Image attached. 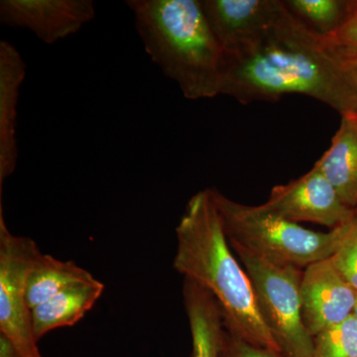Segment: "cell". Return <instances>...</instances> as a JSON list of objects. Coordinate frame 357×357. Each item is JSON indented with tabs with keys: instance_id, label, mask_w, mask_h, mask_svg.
<instances>
[{
	"instance_id": "cell-14",
	"label": "cell",
	"mask_w": 357,
	"mask_h": 357,
	"mask_svg": "<svg viewBox=\"0 0 357 357\" xmlns=\"http://www.w3.org/2000/svg\"><path fill=\"white\" fill-rule=\"evenodd\" d=\"M105 290L96 279L77 284L35 307L31 311L32 328L37 342L59 328L76 325L95 306Z\"/></svg>"
},
{
	"instance_id": "cell-10",
	"label": "cell",
	"mask_w": 357,
	"mask_h": 357,
	"mask_svg": "<svg viewBox=\"0 0 357 357\" xmlns=\"http://www.w3.org/2000/svg\"><path fill=\"white\" fill-rule=\"evenodd\" d=\"M301 299L305 326L314 337L354 314L357 293L335 269L330 257L305 268Z\"/></svg>"
},
{
	"instance_id": "cell-12",
	"label": "cell",
	"mask_w": 357,
	"mask_h": 357,
	"mask_svg": "<svg viewBox=\"0 0 357 357\" xmlns=\"http://www.w3.org/2000/svg\"><path fill=\"white\" fill-rule=\"evenodd\" d=\"M333 185L342 203L357 210V115L342 116L325 154L314 163Z\"/></svg>"
},
{
	"instance_id": "cell-19",
	"label": "cell",
	"mask_w": 357,
	"mask_h": 357,
	"mask_svg": "<svg viewBox=\"0 0 357 357\" xmlns=\"http://www.w3.org/2000/svg\"><path fill=\"white\" fill-rule=\"evenodd\" d=\"M325 39L338 53L357 63V8L340 29Z\"/></svg>"
},
{
	"instance_id": "cell-24",
	"label": "cell",
	"mask_w": 357,
	"mask_h": 357,
	"mask_svg": "<svg viewBox=\"0 0 357 357\" xmlns=\"http://www.w3.org/2000/svg\"><path fill=\"white\" fill-rule=\"evenodd\" d=\"M356 217H357V215H356Z\"/></svg>"
},
{
	"instance_id": "cell-20",
	"label": "cell",
	"mask_w": 357,
	"mask_h": 357,
	"mask_svg": "<svg viewBox=\"0 0 357 357\" xmlns=\"http://www.w3.org/2000/svg\"><path fill=\"white\" fill-rule=\"evenodd\" d=\"M220 357H281L274 352L248 344L225 328Z\"/></svg>"
},
{
	"instance_id": "cell-3",
	"label": "cell",
	"mask_w": 357,
	"mask_h": 357,
	"mask_svg": "<svg viewBox=\"0 0 357 357\" xmlns=\"http://www.w3.org/2000/svg\"><path fill=\"white\" fill-rule=\"evenodd\" d=\"M148 55L191 100L220 95L225 55L201 0H128Z\"/></svg>"
},
{
	"instance_id": "cell-9",
	"label": "cell",
	"mask_w": 357,
	"mask_h": 357,
	"mask_svg": "<svg viewBox=\"0 0 357 357\" xmlns=\"http://www.w3.org/2000/svg\"><path fill=\"white\" fill-rule=\"evenodd\" d=\"M201 6L225 55L230 56L255 43L274 24L284 3L281 0H201Z\"/></svg>"
},
{
	"instance_id": "cell-13",
	"label": "cell",
	"mask_w": 357,
	"mask_h": 357,
	"mask_svg": "<svg viewBox=\"0 0 357 357\" xmlns=\"http://www.w3.org/2000/svg\"><path fill=\"white\" fill-rule=\"evenodd\" d=\"M183 298L191 330L192 357H220L225 326L218 301L203 286L187 278Z\"/></svg>"
},
{
	"instance_id": "cell-25",
	"label": "cell",
	"mask_w": 357,
	"mask_h": 357,
	"mask_svg": "<svg viewBox=\"0 0 357 357\" xmlns=\"http://www.w3.org/2000/svg\"><path fill=\"white\" fill-rule=\"evenodd\" d=\"M357 115V114H356Z\"/></svg>"
},
{
	"instance_id": "cell-21",
	"label": "cell",
	"mask_w": 357,
	"mask_h": 357,
	"mask_svg": "<svg viewBox=\"0 0 357 357\" xmlns=\"http://www.w3.org/2000/svg\"><path fill=\"white\" fill-rule=\"evenodd\" d=\"M0 357H23L13 342L0 333Z\"/></svg>"
},
{
	"instance_id": "cell-6",
	"label": "cell",
	"mask_w": 357,
	"mask_h": 357,
	"mask_svg": "<svg viewBox=\"0 0 357 357\" xmlns=\"http://www.w3.org/2000/svg\"><path fill=\"white\" fill-rule=\"evenodd\" d=\"M41 255L33 239L9 231L0 199V333L23 357H42L26 297L28 277Z\"/></svg>"
},
{
	"instance_id": "cell-7",
	"label": "cell",
	"mask_w": 357,
	"mask_h": 357,
	"mask_svg": "<svg viewBox=\"0 0 357 357\" xmlns=\"http://www.w3.org/2000/svg\"><path fill=\"white\" fill-rule=\"evenodd\" d=\"M262 206L291 222L317 223L331 230L356 217V211L342 203L330 181L314 166L288 184L275 185Z\"/></svg>"
},
{
	"instance_id": "cell-11",
	"label": "cell",
	"mask_w": 357,
	"mask_h": 357,
	"mask_svg": "<svg viewBox=\"0 0 357 357\" xmlns=\"http://www.w3.org/2000/svg\"><path fill=\"white\" fill-rule=\"evenodd\" d=\"M26 76V64L16 47L0 41V197L4 181L15 171L18 160L17 105Z\"/></svg>"
},
{
	"instance_id": "cell-16",
	"label": "cell",
	"mask_w": 357,
	"mask_h": 357,
	"mask_svg": "<svg viewBox=\"0 0 357 357\" xmlns=\"http://www.w3.org/2000/svg\"><path fill=\"white\" fill-rule=\"evenodd\" d=\"M284 4L301 22L323 37L340 29L357 8V1L345 0H284Z\"/></svg>"
},
{
	"instance_id": "cell-18",
	"label": "cell",
	"mask_w": 357,
	"mask_h": 357,
	"mask_svg": "<svg viewBox=\"0 0 357 357\" xmlns=\"http://www.w3.org/2000/svg\"><path fill=\"white\" fill-rule=\"evenodd\" d=\"M331 260L335 269L357 293V217L347 225V231Z\"/></svg>"
},
{
	"instance_id": "cell-23",
	"label": "cell",
	"mask_w": 357,
	"mask_h": 357,
	"mask_svg": "<svg viewBox=\"0 0 357 357\" xmlns=\"http://www.w3.org/2000/svg\"><path fill=\"white\" fill-rule=\"evenodd\" d=\"M356 215H357V210H356Z\"/></svg>"
},
{
	"instance_id": "cell-8",
	"label": "cell",
	"mask_w": 357,
	"mask_h": 357,
	"mask_svg": "<svg viewBox=\"0 0 357 357\" xmlns=\"http://www.w3.org/2000/svg\"><path fill=\"white\" fill-rule=\"evenodd\" d=\"M96 17L91 0H1L0 22L26 29L45 44L76 34Z\"/></svg>"
},
{
	"instance_id": "cell-17",
	"label": "cell",
	"mask_w": 357,
	"mask_h": 357,
	"mask_svg": "<svg viewBox=\"0 0 357 357\" xmlns=\"http://www.w3.org/2000/svg\"><path fill=\"white\" fill-rule=\"evenodd\" d=\"M312 357H357L356 314L314 335Z\"/></svg>"
},
{
	"instance_id": "cell-2",
	"label": "cell",
	"mask_w": 357,
	"mask_h": 357,
	"mask_svg": "<svg viewBox=\"0 0 357 357\" xmlns=\"http://www.w3.org/2000/svg\"><path fill=\"white\" fill-rule=\"evenodd\" d=\"M176 236L174 269L211 293L222 309L225 328L248 344L282 356L258 309L248 274L229 248L211 189L189 199Z\"/></svg>"
},
{
	"instance_id": "cell-22",
	"label": "cell",
	"mask_w": 357,
	"mask_h": 357,
	"mask_svg": "<svg viewBox=\"0 0 357 357\" xmlns=\"http://www.w3.org/2000/svg\"><path fill=\"white\" fill-rule=\"evenodd\" d=\"M354 314H356V317L357 318V304H356V311H354Z\"/></svg>"
},
{
	"instance_id": "cell-1",
	"label": "cell",
	"mask_w": 357,
	"mask_h": 357,
	"mask_svg": "<svg viewBox=\"0 0 357 357\" xmlns=\"http://www.w3.org/2000/svg\"><path fill=\"white\" fill-rule=\"evenodd\" d=\"M293 93L325 103L342 116L357 114V63L338 53L284 4L255 43L225 56L220 95L248 105L277 102Z\"/></svg>"
},
{
	"instance_id": "cell-5",
	"label": "cell",
	"mask_w": 357,
	"mask_h": 357,
	"mask_svg": "<svg viewBox=\"0 0 357 357\" xmlns=\"http://www.w3.org/2000/svg\"><path fill=\"white\" fill-rule=\"evenodd\" d=\"M255 289L265 325L284 357H312V337L303 319L299 268L270 264L241 249H234Z\"/></svg>"
},
{
	"instance_id": "cell-15",
	"label": "cell",
	"mask_w": 357,
	"mask_h": 357,
	"mask_svg": "<svg viewBox=\"0 0 357 357\" xmlns=\"http://www.w3.org/2000/svg\"><path fill=\"white\" fill-rule=\"evenodd\" d=\"M95 277L74 261H62L53 256L38 258L27 281V304L30 310L70 287L93 280Z\"/></svg>"
},
{
	"instance_id": "cell-4",
	"label": "cell",
	"mask_w": 357,
	"mask_h": 357,
	"mask_svg": "<svg viewBox=\"0 0 357 357\" xmlns=\"http://www.w3.org/2000/svg\"><path fill=\"white\" fill-rule=\"evenodd\" d=\"M211 191L232 249H241L276 266L302 269L332 257L351 222L328 232L314 231L262 204L246 206L217 189Z\"/></svg>"
}]
</instances>
